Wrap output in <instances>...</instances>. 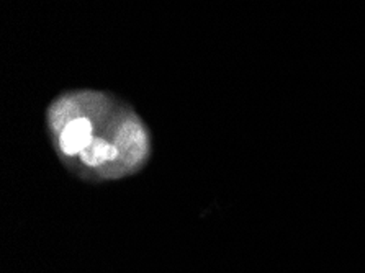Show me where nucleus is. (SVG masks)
Segmentation results:
<instances>
[{
	"instance_id": "1",
	"label": "nucleus",
	"mask_w": 365,
	"mask_h": 273,
	"mask_svg": "<svg viewBox=\"0 0 365 273\" xmlns=\"http://www.w3.org/2000/svg\"><path fill=\"white\" fill-rule=\"evenodd\" d=\"M57 157L69 172L87 182L130 177L151 156L150 131L133 106L97 90H72L46 111Z\"/></svg>"
}]
</instances>
